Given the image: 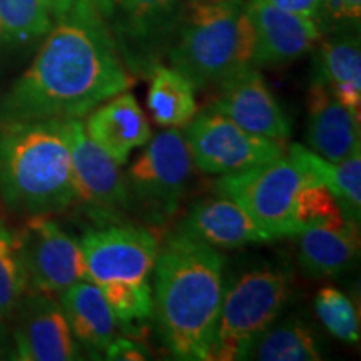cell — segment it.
I'll return each instance as SVG.
<instances>
[{
    "mask_svg": "<svg viewBox=\"0 0 361 361\" xmlns=\"http://www.w3.org/2000/svg\"><path fill=\"white\" fill-rule=\"evenodd\" d=\"M67 128L75 202H80L99 224L121 221L133 209L121 164L89 137L82 119H67Z\"/></svg>",
    "mask_w": 361,
    "mask_h": 361,
    "instance_id": "cell-10",
    "label": "cell"
},
{
    "mask_svg": "<svg viewBox=\"0 0 361 361\" xmlns=\"http://www.w3.org/2000/svg\"><path fill=\"white\" fill-rule=\"evenodd\" d=\"M42 4L49 11V13H51L52 19L59 20L72 11L75 0H42Z\"/></svg>",
    "mask_w": 361,
    "mask_h": 361,
    "instance_id": "cell-34",
    "label": "cell"
},
{
    "mask_svg": "<svg viewBox=\"0 0 361 361\" xmlns=\"http://www.w3.org/2000/svg\"><path fill=\"white\" fill-rule=\"evenodd\" d=\"M29 291L16 233L0 221V316L11 319L20 300Z\"/></svg>",
    "mask_w": 361,
    "mask_h": 361,
    "instance_id": "cell-27",
    "label": "cell"
},
{
    "mask_svg": "<svg viewBox=\"0 0 361 361\" xmlns=\"http://www.w3.org/2000/svg\"><path fill=\"white\" fill-rule=\"evenodd\" d=\"M214 107L247 133L284 142L291 137V123L255 66L239 69L221 80Z\"/></svg>",
    "mask_w": 361,
    "mask_h": 361,
    "instance_id": "cell-14",
    "label": "cell"
},
{
    "mask_svg": "<svg viewBox=\"0 0 361 361\" xmlns=\"http://www.w3.org/2000/svg\"><path fill=\"white\" fill-rule=\"evenodd\" d=\"M313 80L331 90L356 117L361 112V45L358 30H335L318 47Z\"/></svg>",
    "mask_w": 361,
    "mask_h": 361,
    "instance_id": "cell-19",
    "label": "cell"
},
{
    "mask_svg": "<svg viewBox=\"0 0 361 361\" xmlns=\"http://www.w3.org/2000/svg\"><path fill=\"white\" fill-rule=\"evenodd\" d=\"M61 305L79 345L90 353L106 351L117 322L99 284L89 279L72 284L61 295Z\"/></svg>",
    "mask_w": 361,
    "mask_h": 361,
    "instance_id": "cell-22",
    "label": "cell"
},
{
    "mask_svg": "<svg viewBox=\"0 0 361 361\" xmlns=\"http://www.w3.org/2000/svg\"><path fill=\"white\" fill-rule=\"evenodd\" d=\"M13 346L20 361H72L82 358L61 301L29 290L13 311Z\"/></svg>",
    "mask_w": 361,
    "mask_h": 361,
    "instance_id": "cell-13",
    "label": "cell"
},
{
    "mask_svg": "<svg viewBox=\"0 0 361 361\" xmlns=\"http://www.w3.org/2000/svg\"><path fill=\"white\" fill-rule=\"evenodd\" d=\"M147 79V107L157 126L183 128L196 116V89L180 72L173 67L157 64Z\"/></svg>",
    "mask_w": 361,
    "mask_h": 361,
    "instance_id": "cell-23",
    "label": "cell"
},
{
    "mask_svg": "<svg viewBox=\"0 0 361 361\" xmlns=\"http://www.w3.org/2000/svg\"><path fill=\"white\" fill-rule=\"evenodd\" d=\"M361 0H322L319 25L335 30H358Z\"/></svg>",
    "mask_w": 361,
    "mask_h": 361,
    "instance_id": "cell-30",
    "label": "cell"
},
{
    "mask_svg": "<svg viewBox=\"0 0 361 361\" xmlns=\"http://www.w3.org/2000/svg\"><path fill=\"white\" fill-rule=\"evenodd\" d=\"M134 85L106 22L74 6L45 35L32 64L0 96V123L82 119Z\"/></svg>",
    "mask_w": 361,
    "mask_h": 361,
    "instance_id": "cell-1",
    "label": "cell"
},
{
    "mask_svg": "<svg viewBox=\"0 0 361 361\" xmlns=\"http://www.w3.org/2000/svg\"><path fill=\"white\" fill-rule=\"evenodd\" d=\"M291 274L283 266L247 269L224 286L209 360H246L264 329L291 296Z\"/></svg>",
    "mask_w": 361,
    "mask_h": 361,
    "instance_id": "cell-5",
    "label": "cell"
},
{
    "mask_svg": "<svg viewBox=\"0 0 361 361\" xmlns=\"http://www.w3.org/2000/svg\"><path fill=\"white\" fill-rule=\"evenodd\" d=\"M183 0H112L107 29L126 69L147 79L178 34Z\"/></svg>",
    "mask_w": 361,
    "mask_h": 361,
    "instance_id": "cell-7",
    "label": "cell"
},
{
    "mask_svg": "<svg viewBox=\"0 0 361 361\" xmlns=\"http://www.w3.org/2000/svg\"><path fill=\"white\" fill-rule=\"evenodd\" d=\"M82 123L89 137L121 166L152 137L146 114L128 90L99 104Z\"/></svg>",
    "mask_w": 361,
    "mask_h": 361,
    "instance_id": "cell-18",
    "label": "cell"
},
{
    "mask_svg": "<svg viewBox=\"0 0 361 361\" xmlns=\"http://www.w3.org/2000/svg\"><path fill=\"white\" fill-rule=\"evenodd\" d=\"M89 281L144 279L154 269L161 243L154 231L121 221L89 228L79 239Z\"/></svg>",
    "mask_w": 361,
    "mask_h": 361,
    "instance_id": "cell-12",
    "label": "cell"
},
{
    "mask_svg": "<svg viewBox=\"0 0 361 361\" xmlns=\"http://www.w3.org/2000/svg\"><path fill=\"white\" fill-rule=\"evenodd\" d=\"M154 274L161 341L178 360H209L226 286L221 252L176 229L161 246Z\"/></svg>",
    "mask_w": 361,
    "mask_h": 361,
    "instance_id": "cell-2",
    "label": "cell"
},
{
    "mask_svg": "<svg viewBox=\"0 0 361 361\" xmlns=\"http://www.w3.org/2000/svg\"><path fill=\"white\" fill-rule=\"evenodd\" d=\"M360 252V224L346 221L340 228H311L298 234V264L311 279L345 273Z\"/></svg>",
    "mask_w": 361,
    "mask_h": 361,
    "instance_id": "cell-20",
    "label": "cell"
},
{
    "mask_svg": "<svg viewBox=\"0 0 361 361\" xmlns=\"http://www.w3.org/2000/svg\"><path fill=\"white\" fill-rule=\"evenodd\" d=\"M247 358L261 361H318L323 358L318 336L303 319L291 318L269 326L256 338Z\"/></svg>",
    "mask_w": 361,
    "mask_h": 361,
    "instance_id": "cell-24",
    "label": "cell"
},
{
    "mask_svg": "<svg viewBox=\"0 0 361 361\" xmlns=\"http://www.w3.org/2000/svg\"><path fill=\"white\" fill-rule=\"evenodd\" d=\"M246 7L255 32V67L290 64L322 40L318 20L281 11L266 0H250Z\"/></svg>",
    "mask_w": 361,
    "mask_h": 361,
    "instance_id": "cell-15",
    "label": "cell"
},
{
    "mask_svg": "<svg viewBox=\"0 0 361 361\" xmlns=\"http://www.w3.org/2000/svg\"><path fill=\"white\" fill-rule=\"evenodd\" d=\"M74 6L89 8V11L96 12L101 19L106 22L109 19V13L112 8V0H75Z\"/></svg>",
    "mask_w": 361,
    "mask_h": 361,
    "instance_id": "cell-33",
    "label": "cell"
},
{
    "mask_svg": "<svg viewBox=\"0 0 361 361\" xmlns=\"http://www.w3.org/2000/svg\"><path fill=\"white\" fill-rule=\"evenodd\" d=\"M346 223L335 197L323 184L306 183L296 196L295 236L311 228H340Z\"/></svg>",
    "mask_w": 361,
    "mask_h": 361,
    "instance_id": "cell-28",
    "label": "cell"
},
{
    "mask_svg": "<svg viewBox=\"0 0 361 361\" xmlns=\"http://www.w3.org/2000/svg\"><path fill=\"white\" fill-rule=\"evenodd\" d=\"M271 6L281 11L296 13V16L310 17L319 22L322 17V0H266Z\"/></svg>",
    "mask_w": 361,
    "mask_h": 361,
    "instance_id": "cell-32",
    "label": "cell"
},
{
    "mask_svg": "<svg viewBox=\"0 0 361 361\" xmlns=\"http://www.w3.org/2000/svg\"><path fill=\"white\" fill-rule=\"evenodd\" d=\"M189 2H197V0H189Z\"/></svg>",
    "mask_w": 361,
    "mask_h": 361,
    "instance_id": "cell-36",
    "label": "cell"
},
{
    "mask_svg": "<svg viewBox=\"0 0 361 361\" xmlns=\"http://www.w3.org/2000/svg\"><path fill=\"white\" fill-rule=\"evenodd\" d=\"M314 310L324 328L338 340L355 345L360 341V316L353 301L336 288H323L314 298Z\"/></svg>",
    "mask_w": 361,
    "mask_h": 361,
    "instance_id": "cell-29",
    "label": "cell"
},
{
    "mask_svg": "<svg viewBox=\"0 0 361 361\" xmlns=\"http://www.w3.org/2000/svg\"><path fill=\"white\" fill-rule=\"evenodd\" d=\"M192 168L183 130H161L149 139L142 154L126 174L133 207H137L147 223H168L186 196Z\"/></svg>",
    "mask_w": 361,
    "mask_h": 361,
    "instance_id": "cell-6",
    "label": "cell"
},
{
    "mask_svg": "<svg viewBox=\"0 0 361 361\" xmlns=\"http://www.w3.org/2000/svg\"><path fill=\"white\" fill-rule=\"evenodd\" d=\"M116 322L130 335H141V326L154 318V295L147 278L116 279L99 284Z\"/></svg>",
    "mask_w": 361,
    "mask_h": 361,
    "instance_id": "cell-26",
    "label": "cell"
},
{
    "mask_svg": "<svg viewBox=\"0 0 361 361\" xmlns=\"http://www.w3.org/2000/svg\"><path fill=\"white\" fill-rule=\"evenodd\" d=\"M192 164L206 174H233L284 156L283 142L239 128L214 107L201 111L183 130Z\"/></svg>",
    "mask_w": 361,
    "mask_h": 361,
    "instance_id": "cell-9",
    "label": "cell"
},
{
    "mask_svg": "<svg viewBox=\"0 0 361 361\" xmlns=\"http://www.w3.org/2000/svg\"><path fill=\"white\" fill-rule=\"evenodd\" d=\"M106 358L116 361H142L151 358V351L144 343L133 338H114L106 348Z\"/></svg>",
    "mask_w": 361,
    "mask_h": 361,
    "instance_id": "cell-31",
    "label": "cell"
},
{
    "mask_svg": "<svg viewBox=\"0 0 361 361\" xmlns=\"http://www.w3.org/2000/svg\"><path fill=\"white\" fill-rule=\"evenodd\" d=\"M308 183L288 156L255 168L224 174L216 192L231 197L273 239L295 236L296 196Z\"/></svg>",
    "mask_w": 361,
    "mask_h": 361,
    "instance_id": "cell-8",
    "label": "cell"
},
{
    "mask_svg": "<svg viewBox=\"0 0 361 361\" xmlns=\"http://www.w3.org/2000/svg\"><path fill=\"white\" fill-rule=\"evenodd\" d=\"M288 157L303 173L308 183L323 184L331 192L343 218L358 223L361 218V154L360 151L340 162L318 156L310 147L291 144Z\"/></svg>",
    "mask_w": 361,
    "mask_h": 361,
    "instance_id": "cell-21",
    "label": "cell"
},
{
    "mask_svg": "<svg viewBox=\"0 0 361 361\" xmlns=\"http://www.w3.org/2000/svg\"><path fill=\"white\" fill-rule=\"evenodd\" d=\"M16 238L29 290L61 296L72 284L89 279L79 241L49 216L29 218Z\"/></svg>",
    "mask_w": 361,
    "mask_h": 361,
    "instance_id": "cell-11",
    "label": "cell"
},
{
    "mask_svg": "<svg viewBox=\"0 0 361 361\" xmlns=\"http://www.w3.org/2000/svg\"><path fill=\"white\" fill-rule=\"evenodd\" d=\"M246 0H197L184 8L168 51L171 67L206 89L252 66L255 32Z\"/></svg>",
    "mask_w": 361,
    "mask_h": 361,
    "instance_id": "cell-4",
    "label": "cell"
},
{
    "mask_svg": "<svg viewBox=\"0 0 361 361\" xmlns=\"http://www.w3.org/2000/svg\"><path fill=\"white\" fill-rule=\"evenodd\" d=\"M178 229L216 250H238L273 241L236 201L223 194L197 201Z\"/></svg>",
    "mask_w": 361,
    "mask_h": 361,
    "instance_id": "cell-16",
    "label": "cell"
},
{
    "mask_svg": "<svg viewBox=\"0 0 361 361\" xmlns=\"http://www.w3.org/2000/svg\"><path fill=\"white\" fill-rule=\"evenodd\" d=\"M306 141L313 152L340 162L360 151V117L333 96L326 85L311 79Z\"/></svg>",
    "mask_w": 361,
    "mask_h": 361,
    "instance_id": "cell-17",
    "label": "cell"
},
{
    "mask_svg": "<svg viewBox=\"0 0 361 361\" xmlns=\"http://www.w3.org/2000/svg\"><path fill=\"white\" fill-rule=\"evenodd\" d=\"M0 197L24 218L74 204L67 119L0 123Z\"/></svg>",
    "mask_w": 361,
    "mask_h": 361,
    "instance_id": "cell-3",
    "label": "cell"
},
{
    "mask_svg": "<svg viewBox=\"0 0 361 361\" xmlns=\"http://www.w3.org/2000/svg\"><path fill=\"white\" fill-rule=\"evenodd\" d=\"M52 25L42 0H0V52L37 42Z\"/></svg>",
    "mask_w": 361,
    "mask_h": 361,
    "instance_id": "cell-25",
    "label": "cell"
},
{
    "mask_svg": "<svg viewBox=\"0 0 361 361\" xmlns=\"http://www.w3.org/2000/svg\"><path fill=\"white\" fill-rule=\"evenodd\" d=\"M7 343V329H6V319L0 316V351L4 350Z\"/></svg>",
    "mask_w": 361,
    "mask_h": 361,
    "instance_id": "cell-35",
    "label": "cell"
}]
</instances>
